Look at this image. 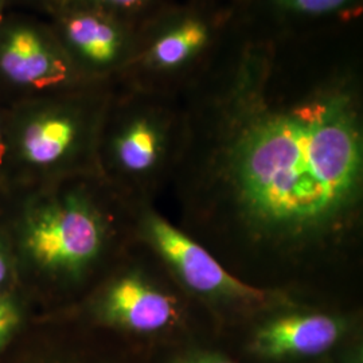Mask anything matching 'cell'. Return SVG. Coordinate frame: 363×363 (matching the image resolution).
I'll use <instances>...</instances> for the list:
<instances>
[{"mask_svg":"<svg viewBox=\"0 0 363 363\" xmlns=\"http://www.w3.org/2000/svg\"><path fill=\"white\" fill-rule=\"evenodd\" d=\"M362 178L358 115L346 97L328 96L249 118L205 196L249 249L304 259L358 228Z\"/></svg>","mask_w":363,"mask_h":363,"instance_id":"6da1fadb","label":"cell"},{"mask_svg":"<svg viewBox=\"0 0 363 363\" xmlns=\"http://www.w3.org/2000/svg\"><path fill=\"white\" fill-rule=\"evenodd\" d=\"M143 238L189 292L206 303L233 307L272 304L274 294L240 279L208 247L155 211L144 216Z\"/></svg>","mask_w":363,"mask_h":363,"instance_id":"7a4b0ae2","label":"cell"},{"mask_svg":"<svg viewBox=\"0 0 363 363\" xmlns=\"http://www.w3.org/2000/svg\"><path fill=\"white\" fill-rule=\"evenodd\" d=\"M105 228L99 213L81 198L46 208L30 226L27 245L43 267L76 274L100 256Z\"/></svg>","mask_w":363,"mask_h":363,"instance_id":"3957f363","label":"cell"},{"mask_svg":"<svg viewBox=\"0 0 363 363\" xmlns=\"http://www.w3.org/2000/svg\"><path fill=\"white\" fill-rule=\"evenodd\" d=\"M177 294L143 273L124 274L105 292V319L140 335H157L181 323L183 306Z\"/></svg>","mask_w":363,"mask_h":363,"instance_id":"277c9868","label":"cell"},{"mask_svg":"<svg viewBox=\"0 0 363 363\" xmlns=\"http://www.w3.org/2000/svg\"><path fill=\"white\" fill-rule=\"evenodd\" d=\"M345 330L343 319L325 312L281 313L256 330L252 350L273 361L311 358L335 347Z\"/></svg>","mask_w":363,"mask_h":363,"instance_id":"5b68a950","label":"cell"},{"mask_svg":"<svg viewBox=\"0 0 363 363\" xmlns=\"http://www.w3.org/2000/svg\"><path fill=\"white\" fill-rule=\"evenodd\" d=\"M0 66L9 77L22 85L48 86L65 78V66L30 30L11 34L3 48Z\"/></svg>","mask_w":363,"mask_h":363,"instance_id":"8992f818","label":"cell"},{"mask_svg":"<svg viewBox=\"0 0 363 363\" xmlns=\"http://www.w3.org/2000/svg\"><path fill=\"white\" fill-rule=\"evenodd\" d=\"M115 150L118 164L128 174H152L163 151L160 130L152 121L139 118L118 136Z\"/></svg>","mask_w":363,"mask_h":363,"instance_id":"52a82bcc","label":"cell"},{"mask_svg":"<svg viewBox=\"0 0 363 363\" xmlns=\"http://www.w3.org/2000/svg\"><path fill=\"white\" fill-rule=\"evenodd\" d=\"M74 123L62 116L42 117L28 125L23 136V151L35 164H50L60 160L76 140Z\"/></svg>","mask_w":363,"mask_h":363,"instance_id":"ba28073f","label":"cell"},{"mask_svg":"<svg viewBox=\"0 0 363 363\" xmlns=\"http://www.w3.org/2000/svg\"><path fill=\"white\" fill-rule=\"evenodd\" d=\"M67 35L73 45L94 62H109L116 55V31L99 18L84 15L72 19L67 25Z\"/></svg>","mask_w":363,"mask_h":363,"instance_id":"9c48e42d","label":"cell"},{"mask_svg":"<svg viewBox=\"0 0 363 363\" xmlns=\"http://www.w3.org/2000/svg\"><path fill=\"white\" fill-rule=\"evenodd\" d=\"M208 40V30L201 22L189 21L159 39L152 58L159 66H177L198 52Z\"/></svg>","mask_w":363,"mask_h":363,"instance_id":"30bf717a","label":"cell"},{"mask_svg":"<svg viewBox=\"0 0 363 363\" xmlns=\"http://www.w3.org/2000/svg\"><path fill=\"white\" fill-rule=\"evenodd\" d=\"M347 0H281V3L295 11L306 13H325L340 9Z\"/></svg>","mask_w":363,"mask_h":363,"instance_id":"8fae6325","label":"cell"},{"mask_svg":"<svg viewBox=\"0 0 363 363\" xmlns=\"http://www.w3.org/2000/svg\"><path fill=\"white\" fill-rule=\"evenodd\" d=\"M18 312L13 304L6 300H0V349L11 337L13 328L18 325Z\"/></svg>","mask_w":363,"mask_h":363,"instance_id":"7c38bea8","label":"cell"},{"mask_svg":"<svg viewBox=\"0 0 363 363\" xmlns=\"http://www.w3.org/2000/svg\"><path fill=\"white\" fill-rule=\"evenodd\" d=\"M181 363H234L230 359H226L225 357H220L217 354H201L190 357Z\"/></svg>","mask_w":363,"mask_h":363,"instance_id":"4fadbf2b","label":"cell"},{"mask_svg":"<svg viewBox=\"0 0 363 363\" xmlns=\"http://www.w3.org/2000/svg\"><path fill=\"white\" fill-rule=\"evenodd\" d=\"M104 1L112 3V4H117V6H133V4H136L140 0H104Z\"/></svg>","mask_w":363,"mask_h":363,"instance_id":"5bb4252c","label":"cell"},{"mask_svg":"<svg viewBox=\"0 0 363 363\" xmlns=\"http://www.w3.org/2000/svg\"><path fill=\"white\" fill-rule=\"evenodd\" d=\"M6 273H7V268H6V262H4V259H3V257L0 256V284L3 283V280H4V277H6Z\"/></svg>","mask_w":363,"mask_h":363,"instance_id":"9a60e30c","label":"cell"},{"mask_svg":"<svg viewBox=\"0 0 363 363\" xmlns=\"http://www.w3.org/2000/svg\"><path fill=\"white\" fill-rule=\"evenodd\" d=\"M1 154H3V145H1V142H0V157H1Z\"/></svg>","mask_w":363,"mask_h":363,"instance_id":"2e32d148","label":"cell"}]
</instances>
